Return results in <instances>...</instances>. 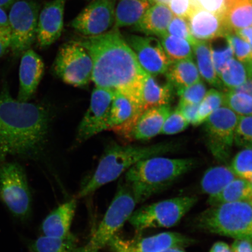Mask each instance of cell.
<instances>
[{"label": "cell", "mask_w": 252, "mask_h": 252, "mask_svg": "<svg viewBox=\"0 0 252 252\" xmlns=\"http://www.w3.org/2000/svg\"><path fill=\"white\" fill-rule=\"evenodd\" d=\"M78 42L92 59L91 80L95 86L124 94L138 112L143 113L141 91L146 72L119 30L113 28L99 35L86 37Z\"/></svg>", "instance_id": "obj_1"}, {"label": "cell", "mask_w": 252, "mask_h": 252, "mask_svg": "<svg viewBox=\"0 0 252 252\" xmlns=\"http://www.w3.org/2000/svg\"><path fill=\"white\" fill-rule=\"evenodd\" d=\"M49 122L45 107L14 99L4 84L0 92V162L8 156L31 158L38 155Z\"/></svg>", "instance_id": "obj_2"}, {"label": "cell", "mask_w": 252, "mask_h": 252, "mask_svg": "<svg viewBox=\"0 0 252 252\" xmlns=\"http://www.w3.org/2000/svg\"><path fill=\"white\" fill-rule=\"evenodd\" d=\"M196 165L191 158L154 157L140 160L126 172L125 183L137 204L164 190Z\"/></svg>", "instance_id": "obj_3"}, {"label": "cell", "mask_w": 252, "mask_h": 252, "mask_svg": "<svg viewBox=\"0 0 252 252\" xmlns=\"http://www.w3.org/2000/svg\"><path fill=\"white\" fill-rule=\"evenodd\" d=\"M173 144L160 143L147 147L113 145L104 153L95 171L78 191L76 198L86 197L117 179L135 163L149 158L169 152Z\"/></svg>", "instance_id": "obj_4"}, {"label": "cell", "mask_w": 252, "mask_h": 252, "mask_svg": "<svg viewBox=\"0 0 252 252\" xmlns=\"http://www.w3.org/2000/svg\"><path fill=\"white\" fill-rule=\"evenodd\" d=\"M194 225L201 231L252 242V207L241 202L213 205L198 214Z\"/></svg>", "instance_id": "obj_5"}, {"label": "cell", "mask_w": 252, "mask_h": 252, "mask_svg": "<svg viewBox=\"0 0 252 252\" xmlns=\"http://www.w3.org/2000/svg\"><path fill=\"white\" fill-rule=\"evenodd\" d=\"M0 162V200L15 219L27 222L32 199L26 172L17 162Z\"/></svg>", "instance_id": "obj_6"}, {"label": "cell", "mask_w": 252, "mask_h": 252, "mask_svg": "<svg viewBox=\"0 0 252 252\" xmlns=\"http://www.w3.org/2000/svg\"><path fill=\"white\" fill-rule=\"evenodd\" d=\"M136 201L125 182H120L117 192L90 241L77 252H99L108 245L134 212Z\"/></svg>", "instance_id": "obj_7"}, {"label": "cell", "mask_w": 252, "mask_h": 252, "mask_svg": "<svg viewBox=\"0 0 252 252\" xmlns=\"http://www.w3.org/2000/svg\"><path fill=\"white\" fill-rule=\"evenodd\" d=\"M197 201V197L193 196L158 201L134 211L128 221L139 232L148 229L171 228L180 222Z\"/></svg>", "instance_id": "obj_8"}, {"label": "cell", "mask_w": 252, "mask_h": 252, "mask_svg": "<svg viewBox=\"0 0 252 252\" xmlns=\"http://www.w3.org/2000/svg\"><path fill=\"white\" fill-rule=\"evenodd\" d=\"M39 14V6L32 0H19L10 7V49L14 57L21 56L35 42Z\"/></svg>", "instance_id": "obj_9"}, {"label": "cell", "mask_w": 252, "mask_h": 252, "mask_svg": "<svg viewBox=\"0 0 252 252\" xmlns=\"http://www.w3.org/2000/svg\"><path fill=\"white\" fill-rule=\"evenodd\" d=\"M93 64L87 50L78 42L61 47L53 64V71L65 83L76 87L86 86L92 78Z\"/></svg>", "instance_id": "obj_10"}, {"label": "cell", "mask_w": 252, "mask_h": 252, "mask_svg": "<svg viewBox=\"0 0 252 252\" xmlns=\"http://www.w3.org/2000/svg\"><path fill=\"white\" fill-rule=\"evenodd\" d=\"M239 119V115L223 106L214 111L204 122L208 146L217 158L224 160L228 157Z\"/></svg>", "instance_id": "obj_11"}, {"label": "cell", "mask_w": 252, "mask_h": 252, "mask_svg": "<svg viewBox=\"0 0 252 252\" xmlns=\"http://www.w3.org/2000/svg\"><path fill=\"white\" fill-rule=\"evenodd\" d=\"M115 91L95 87L91 94L90 105L78 129L77 140L83 142L108 130L110 109Z\"/></svg>", "instance_id": "obj_12"}, {"label": "cell", "mask_w": 252, "mask_h": 252, "mask_svg": "<svg viewBox=\"0 0 252 252\" xmlns=\"http://www.w3.org/2000/svg\"><path fill=\"white\" fill-rule=\"evenodd\" d=\"M116 0H94L73 20L71 27L83 35L106 32L115 23Z\"/></svg>", "instance_id": "obj_13"}, {"label": "cell", "mask_w": 252, "mask_h": 252, "mask_svg": "<svg viewBox=\"0 0 252 252\" xmlns=\"http://www.w3.org/2000/svg\"><path fill=\"white\" fill-rule=\"evenodd\" d=\"M194 243V239L180 233L165 232L132 240H125L116 235L108 245L110 249L128 252H162L171 249H184Z\"/></svg>", "instance_id": "obj_14"}, {"label": "cell", "mask_w": 252, "mask_h": 252, "mask_svg": "<svg viewBox=\"0 0 252 252\" xmlns=\"http://www.w3.org/2000/svg\"><path fill=\"white\" fill-rule=\"evenodd\" d=\"M125 39L144 71L153 77L165 74L172 63L158 39L132 34Z\"/></svg>", "instance_id": "obj_15"}, {"label": "cell", "mask_w": 252, "mask_h": 252, "mask_svg": "<svg viewBox=\"0 0 252 252\" xmlns=\"http://www.w3.org/2000/svg\"><path fill=\"white\" fill-rule=\"evenodd\" d=\"M65 2L66 0H53L39 12L36 40L41 48L52 45L61 36Z\"/></svg>", "instance_id": "obj_16"}, {"label": "cell", "mask_w": 252, "mask_h": 252, "mask_svg": "<svg viewBox=\"0 0 252 252\" xmlns=\"http://www.w3.org/2000/svg\"><path fill=\"white\" fill-rule=\"evenodd\" d=\"M45 65L42 58L30 49L21 56L19 80L20 86L17 99L28 102L36 93L44 73Z\"/></svg>", "instance_id": "obj_17"}, {"label": "cell", "mask_w": 252, "mask_h": 252, "mask_svg": "<svg viewBox=\"0 0 252 252\" xmlns=\"http://www.w3.org/2000/svg\"><path fill=\"white\" fill-rule=\"evenodd\" d=\"M77 208L76 198L60 205L44 219L41 225L43 236L65 239L72 236L71 226Z\"/></svg>", "instance_id": "obj_18"}, {"label": "cell", "mask_w": 252, "mask_h": 252, "mask_svg": "<svg viewBox=\"0 0 252 252\" xmlns=\"http://www.w3.org/2000/svg\"><path fill=\"white\" fill-rule=\"evenodd\" d=\"M188 21L192 36L197 40L210 41L228 32L221 16L202 8H194Z\"/></svg>", "instance_id": "obj_19"}, {"label": "cell", "mask_w": 252, "mask_h": 252, "mask_svg": "<svg viewBox=\"0 0 252 252\" xmlns=\"http://www.w3.org/2000/svg\"><path fill=\"white\" fill-rule=\"evenodd\" d=\"M171 112L169 105L144 110L132 128L129 139L147 140L160 134L163 124Z\"/></svg>", "instance_id": "obj_20"}, {"label": "cell", "mask_w": 252, "mask_h": 252, "mask_svg": "<svg viewBox=\"0 0 252 252\" xmlns=\"http://www.w3.org/2000/svg\"><path fill=\"white\" fill-rule=\"evenodd\" d=\"M174 15L168 6L156 4L148 9L141 20L134 26L135 30L147 36L161 37L167 30Z\"/></svg>", "instance_id": "obj_21"}, {"label": "cell", "mask_w": 252, "mask_h": 252, "mask_svg": "<svg viewBox=\"0 0 252 252\" xmlns=\"http://www.w3.org/2000/svg\"><path fill=\"white\" fill-rule=\"evenodd\" d=\"M153 4L151 0H119L112 28L135 26Z\"/></svg>", "instance_id": "obj_22"}, {"label": "cell", "mask_w": 252, "mask_h": 252, "mask_svg": "<svg viewBox=\"0 0 252 252\" xmlns=\"http://www.w3.org/2000/svg\"><path fill=\"white\" fill-rule=\"evenodd\" d=\"M173 88L168 82L160 85L152 75L147 73L141 91L143 111L154 107L169 105L173 97Z\"/></svg>", "instance_id": "obj_23"}, {"label": "cell", "mask_w": 252, "mask_h": 252, "mask_svg": "<svg viewBox=\"0 0 252 252\" xmlns=\"http://www.w3.org/2000/svg\"><path fill=\"white\" fill-rule=\"evenodd\" d=\"M165 75L167 82L177 91L201 81L200 75L193 59L172 63Z\"/></svg>", "instance_id": "obj_24"}, {"label": "cell", "mask_w": 252, "mask_h": 252, "mask_svg": "<svg viewBox=\"0 0 252 252\" xmlns=\"http://www.w3.org/2000/svg\"><path fill=\"white\" fill-rule=\"evenodd\" d=\"M231 167L220 165L211 167L204 173L200 181L202 193L209 197L216 196L237 178Z\"/></svg>", "instance_id": "obj_25"}, {"label": "cell", "mask_w": 252, "mask_h": 252, "mask_svg": "<svg viewBox=\"0 0 252 252\" xmlns=\"http://www.w3.org/2000/svg\"><path fill=\"white\" fill-rule=\"evenodd\" d=\"M228 32L252 26V0H231L223 16Z\"/></svg>", "instance_id": "obj_26"}, {"label": "cell", "mask_w": 252, "mask_h": 252, "mask_svg": "<svg viewBox=\"0 0 252 252\" xmlns=\"http://www.w3.org/2000/svg\"><path fill=\"white\" fill-rule=\"evenodd\" d=\"M226 202H241L252 207V187L250 182L237 178L220 193L209 197L208 203L211 206Z\"/></svg>", "instance_id": "obj_27"}, {"label": "cell", "mask_w": 252, "mask_h": 252, "mask_svg": "<svg viewBox=\"0 0 252 252\" xmlns=\"http://www.w3.org/2000/svg\"><path fill=\"white\" fill-rule=\"evenodd\" d=\"M192 46L197 67L201 77L212 86L218 89L222 88L223 84L214 67L209 41L197 40Z\"/></svg>", "instance_id": "obj_28"}, {"label": "cell", "mask_w": 252, "mask_h": 252, "mask_svg": "<svg viewBox=\"0 0 252 252\" xmlns=\"http://www.w3.org/2000/svg\"><path fill=\"white\" fill-rule=\"evenodd\" d=\"M219 78L223 86L235 90L251 78V75L247 64L234 58L226 63Z\"/></svg>", "instance_id": "obj_29"}, {"label": "cell", "mask_w": 252, "mask_h": 252, "mask_svg": "<svg viewBox=\"0 0 252 252\" xmlns=\"http://www.w3.org/2000/svg\"><path fill=\"white\" fill-rule=\"evenodd\" d=\"M30 252H77L75 239L73 236L65 239L41 236L28 242Z\"/></svg>", "instance_id": "obj_30"}, {"label": "cell", "mask_w": 252, "mask_h": 252, "mask_svg": "<svg viewBox=\"0 0 252 252\" xmlns=\"http://www.w3.org/2000/svg\"><path fill=\"white\" fill-rule=\"evenodd\" d=\"M160 42L171 63L193 59V46L187 40L167 33L160 37Z\"/></svg>", "instance_id": "obj_31"}, {"label": "cell", "mask_w": 252, "mask_h": 252, "mask_svg": "<svg viewBox=\"0 0 252 252\" xmlns=\"http://www.w3.org/2000/svg\"><path fill=\"white\" fill-rule=\"evenodd\" d=\"M209 44L214 67L219 77L226 63L234 58V52L225 35L217 37L209 41Z\"/></svg>", "instance_id": "obj_32"}, {"label": "cell", "mask_w": 252, "mask_h": 252, "mask_svg": "<svg viewBox=\"0 0 252 252\" xmlns=\"http://www.w3.org/2000/svg\"><path fill=\"white\" fill-rule=\"evenodd\" d=\"M223 106H224V94L216 89L207 91L198 106L196 126L203 124L214 111Z\"/></svg>", "instance_id": "obj_33"}, {"label": "cell", "mask_w": 252, "mask_h": 252, "mask_svg": "<svg viewBox=\"0 0 252 252\" xmlns=\"http://www.w3.org/2000/svg\"><path fill=\"white\" fill-rule=\"evenodd\" d=\"M224 106L239 116H252V96L250 94L229 90L224 93Z\"/></svg>", "instance_id": "obj_34"}, {"label": "cell", "mask_w": 252, "mask_h": 252, "mask_svg": "<svg viewBox=\"0 0 252 252\" xmlns=\"http://www.w3.org/2000/svg\"><path fill=\"white\" fill-rule=\"evenodd\" d=\"M231 168L238 178L252 181V146L239 151L233 159Z\"/></svg>", "instance_id": "obj_35"}, {"label": "cell", "mask_w": 252, "mask_h": 252, "mask_svg": "<svg viewBox=\"0 0 252 252\" xmlns=\"http://www.w3.org/2000/svg\"><path fill=\"white\" fill-rule=\"evenodd\" d=\"M234 56L238 61L247 64L252 61V49L250 44L238 35L235 32H228L225 34Z\"/></svg>", "instance_id": "obj_36"}, {"label": "cell", "mask_w": 252, "mask_h": 252, "mask_svg": "<svg viewBox=\"0 0 252 252\" xmlns=\"http://www.w3.org/2000/svg\"><path fill=\"white\" fill-rule=\"evenodd\" d=\"M234 141L239 146H252V116H239Z\"/></svg>", "instance_id": "obj_37"}, {"label": "cell", "mask_w": 252, "mask_h": 252, "mask_svg": "<svg viewBox=\"0 0 252 252\" xmlns=\"http://www.w3.org/2000/svg\"><path fill=\"white\" fill-rule=\"evenodd\" d=\"M206 93V87L201 80L177 91L180 97L179 103L190 104H199Z\"/></svg>", "instance_id": "obj_38"}, {"label": "cell", "mask_w": 252, "mask_h": 252, "mask_svg": "<svg viewBox=\"0 0 252 252\" xmlns=\"http://www.w3.org/2000/svg\"><path fill=\"white\" fill-rule=\"evenodd\" d=\"M189 123L179 110L176 108L171 112L163 124L160 134L173 135L181 133L187 129Z\"/></svg>", "instance_id": "obj_39"}, {"label": "cell", "mask_w": 252, "mask_h": 252, "mask_svg": "<svg viewBox=\"0 0 252 252\" xmlns=\"http://www.w3.org/2000/svg\"><path fill=\"white\" fill-rule=\"evenodd\" d=\"M167 33L188 41L192 46L197 41L192 36L187 19L174 16L170 23Z\"/></svg>", "instance_id": "obj_40"}, {"label": "cell", "mask_w": 252, "mask_h": 252, "mask_svg": "<svg viewBox=\"0 0 252 252\" xmlns=\"http://www.w3.org/2000/svg\"><path fill=\"white\" fill-rule=\"evenodd\" d=\"M194 8H200L223 18L228 0H192Z\"/></svg>", "instance_id": "obj_41"}, {"label": "cell", "mask_w": 252, "mask_h": 252, "mask_svg": "<svg viewBox=\"0 0 252 252\" xmlns=\"http://www.w3.org/2000/svg\"><path fill=\"white\" fill-rule=\"evenodd\" d=\"M168 7L173 15L187 20L191 11L195 8L192 0H171Z\"/></svg>", "instance_id": "obj_42"}, {"label": "cell", "mask_w": 252, "mask_h": 252, "mask_svg": "<svg viewBox=\"0 0 252 252\" xmlns=\"http://www.w3.org/2000/svg\"><path fill=\"white\" fill-rule=\"evenodd\" d=\"M198 106L199 104L179 103L177 109L189 124L196 126Z\"/></svg>", "instance_id": "obj_43"}, {"label": "cell", "mask_w": 252, "mask_h": 252, "mask_svg": "<svg viewBox=\"0 0 252 252\" xmlns=\"http://www.w3.org/2000/svg\"><path fill=\"white\" fill-rule=\"evenodd\" d=\"M231 248L232 252H252V242L245 239H235Z\"/></svg>", "instance_id": "obj_44"}, {"label": "cell", "mask_w": 252, "mask_h": 252, "mask_svg": "<svg viewBox=\"0 0 252 252\" xmlns=\"http://www.w3.org/2000/svg\"><path fill=\"white\" fill-rule=\"evenodd\" d=\"M11 46V33L0 31V58L7 52Z\"/></svg>", "instance_id": "obj_45"}, {"label": "cell", "mask_w": 252, "mask_h": 252, "mask_svg": "<svg viewBox=\"0 0 252 252\" xmlns=\"http://www.w3.org/2000/svg\"><path fill=\"white\" fill-rule=\"evenodd\" d=\"M0 31L9 32H10L9 18L4 9L0 6Z\"/></svg>", "instance_id": "obj_46"}, {"label": "cell", "mask_w": 252, "mask_h": 252, "mask_svg": "<svg viewBox=\"0 0 252 252\" xmlns=\"http://www.w3.org/2000/svg\"><path fill=\"white\" fill-rule=\"evenodd\" d=\"M235 32L250 44L252 49V26L236 31Z\"/></svg>", "instance_id": "obj_47"}, {"label": "cell", "mask_w": 252, "mask_h": 252, "mask_svg": "<svg viewBox=\"0 0 252 252\" xmlns=\"http://www.w3.org/2000/svg\"><path fill=\"white\" fill-rule=\"evenodd\" d=\"M209 252H232L231 248L224 242H216L212 246Z\"/></svg>", "instance_id": "obj_48"}, {"label": "cell", "mask_w": 252, "mask_h": 252, "mask_svg": "<svg viewBox=\"0 0 252 252\" xmlns=\"http://www.w3.org/2000/svg\"><path fill=\"white\" fill-rule=\"evenodd\" d=\"M234 91L247 94L252 96V78H248L244 84Z\"/></svg>", "instance_id": "obj_49"}, {"label": "cell", "mask_w": 252, "mask_h": 252, "mask_svg": "<svg viewBox=\"0 0 252 252\" xmlns=\"http://www.w3.org/2000/svg\"><path fill=\"white\" fill-rule=\"evenodd\" d=\"M19 0H0V6L5 9L9 8Z\"/></svg>", "instance_id": "obj_50"}, {"label": "cell", "mask_w": 252, "mask_h": 252, "mask_svg": "<svg viewBox=\"0 0 252 252\" xmlns=\"http://www.w3.org/2000/svg\"><path fill=\"white\" fill-rule=\"evenodd\" d=\"M113 252H128L125 251H123L121 250H119V249H115V250L113 251ZM162 252H185L184 249L182 248H174L171 249V250H167Z\"/></svg>", "instance_id": "obj_51"}, {"label": "cell", "mask_w": 252, "mask_h": 252, "mask_svg": "<svg viewBox=\"0 0 252 252\" xmlns=\"http://www.w3.org/2000/svg\"><path fill=\"white\" fill-rule=\"evenodd\" d=\"M153 2H155L156 4H159L168 6L171 0H151Z\"/></svg>", "instance_id": "obj_52"}, {"label": "cell", "mask_w": 252, "mask_h": 252, "mask_svg": "<svg viewBox=\"0 0 252 252\" xmlns=\"http://www.w3.org/2000/svg\"><path fill=\"white\" fill-rule=\"evenodd\" d=\"M247 64L248 65L249 70H250L251 78H252V61L251 62L247 63Z\"/></svg>", "instance_id": "obj_53"}, {"label": "cell", "mask_w": 252, "mask_h": 252, "mask_svg": "<svg viewBox=\"0 0 252 252\" xmlns=\"http://www.w3.org/2000/svg\"><path fill=\"white\" fill-rule=\"evenodd\" d=\"M251 185H252V182H251Z\"/></svg>", "instance_id": "obj_54"}]
</instances>
